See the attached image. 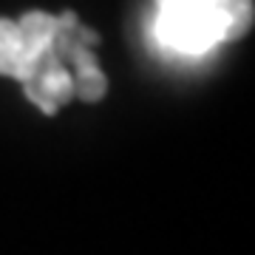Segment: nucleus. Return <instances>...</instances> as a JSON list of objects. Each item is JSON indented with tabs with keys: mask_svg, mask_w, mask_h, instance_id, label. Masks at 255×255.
Returning a JSON list of instances; mask_svg holds the SVG:
<instances>
[{
	"mask_svg": "<svg viewBox=\"0 0 255 255\" xmlns=\"http://www.w3.org/2000/svg\"><path fill=\"white\" fill-rule=\"evenodd\" d=\"M17 31L23 40V51H26L28 63L34 68L37 60L54 51V37H57V17L46 11H28L17 20ZM23 82V80H20Z\"/></svg>",
	"mask_w": 255,
	"mask_h": 255,
	"instance_id": "3",
	"label": "nucleus"
},
{
	"mask_svg": "<svg viewBox=\"0 0 255 255\" xmlns=\"http://www.w3.org/2000/svg\"><path fill=\"white\" fill-rule=\"evenodd\" d=\"M164 3H176V0H159V6H164Z\"/></svg>",
	"mask_w": 255,
	"mask_h": 255,
	"instance_id": "7",
	"label": "nucleus"
},
{
	"mask_svg": "<svg viewBox=\"0 0 255 255\" xmlns=\"http://www.w3.org/2000/svg\"><path fill=\"white\" fill-rule=\"evenodd\" d=\"M71 65L77 71L71 74V85H74V97H80L85 102H97L105 97L108 91V80L102 74L97 57H94V48H80L74 54Z\"/></svg>",
	"mask_w": 255,
	"mask_h": 255,
	"instance_id": "4",
	"label": "nucleus"
},
{
	"mask_svg": "<svg viewBox=\"0 0 255 255\" xmlns=\"http://www.w3.org/2000/svg\"><path fill=\"white\" fill-rule=\"evenodd\" d=\"M156 34L167 48L182 54H201L221 43L213 0H176L159 6Z\"/></svg>",
	"mask_w": 255,
	"mask_h": 255,
	"instance_id": "1",
	"label": "nucleus"
},
{
	"mask_svg": "<svg viewBox=\"0 0 255 255\" xmlns=\"http://www.w3.org/2000/svg\"><path fill=\"white\" fill-rule=\"evenodd\" d=\"M213 9L219 17L221 43H233L250 34L255 20V3L253 0H213Z\"/></svg>",
	"mask_w": 255,
	"mask_h": 255,
	"instance_id": "5",
	"label": "nucleus"
},
{
	"mask_svg": "<svg viewBox=\"0 0 255 255\" xmlns=\"http://www.w3.org/2000/svg\"><path fill=\"white\" fill-rule=\"evenodd\" d=\"M28 71H31V63L23 51L17 23L0 20V74L14 77V80H26Z\"/></svg>",
	"mask_w": 255,
	"mask_h": 255,
	"instance_id": "6",
	"label": "nucleus"
},
{
	"mask_svg": "<svg viewBox=\"0 0 255 255\" xmlns=\"http://www.w3.org/2000/svg\"><path fill=\"white\" fill-rule=\"evenodd\" d=\"M26 85V97L34 102L43 114H57L65 102L74 97L71 85V71L65 68V63L57 60V54H46L43 60H37L34 68L28 71L23 80Z\"/></svg>",
	"mask_w": 255,
	"mask_h": 255,
	"instance_id": "2",
	"label": "nucleus"
}]
</instances>
